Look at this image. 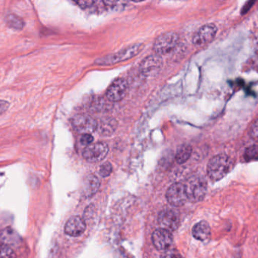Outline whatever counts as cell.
<instances>
[{"label": "cell", "instance_id": "1", "mask_svg": "<svg viewBox=\"0 0 258 258\" xmlns=\"http://www.w3.org/2000/svg\"><path fill=\"white\" fill-rule=\"evenodd\" d=\"M233 165V161L227 154L214 156L208 164V176L213 181H219L230 173Z\"/></svg>", "mask_w": 258, "mask_h": 258}, {"label": "cell", "instance_id": "2", "mask_svg": "<svg viewBox=\"0 0 258 258\" xmlns=\"http://www.w3.org/2000/svg\"><path fill=\"white\" fill-rule=\"evenodd\" d=\"M184 186L188 200L191 202L203 201L207 194V182L203 176H192L188 179Z\"/></svg>", "mask_w": 258, "mask_h": 258}, {"label": "cell", "instance_id": "3", "mask_svg": "<svg viewBox=\"0 0 258 258\" xmlns=\"http://www.w3.org/2000/svg\"><path fill=\"white\" fill-rule=\"evenodd\" d=\"M144 45L141 43L133 44L128 45L125 48H122L118 53L110 54L108 56L100 58L95 61V65H114L119 62L128 60L136 56L140 51H142Z\"/></svg>", "mask_w": 258, "mask_h": 258}, {"label": "cell", "instance_id": "4", "mask_svg": "<svg viewBox=\"0 0 258 258\" xmlns=\"http://www.w3.org/2000/svg\"><path fill=\"white\" fill-rule=\"evenodd\" d=\"M179 36L175 32L168 31L159 35L153 44V50L158 56L168 54L177 47Z\"/></svg>", "mask_w": 258, "mask_h": 258}, {"label": "cell", "instance_id": "5", "mask_svg": "<svg viewBox=\"0 0 258 258\" xmlns=\"http://www.w3.org/2000/svg\"><path fill=\"white\" fill-rule=\"evenodd\" d=\"M109 147L105 142H99L92 143L83 150V156L87 162L98 163L107 157Z\"/></svg>", "mask_w": 258, "mask_h": 258}, {"label": "cell", "instance_id": "6", "mask_svg": "<svg viewBox=\"0 0 258 258\" xmlns=\"http://www.w3.org/2000/svg\"><path fill=\"white\" fill-rule=\"evenodd\" d=\"M166 198L168 203L173 207H181L185 204L188 201V198L184 184L176 183L171 185L167 190Z\"/></svg>", "mask_w": 258, "mask_h": 258}, {"label": "cell", "instance_id": "7", "mask_svg": "<svg viewBox=\"0 0 258 258\" xmlns=\"http://www.w3.org/2000/svg\"><path fill=\"white\" fill-rule=\"evenodd\" d=\"M71 122L76 131L83 135L91 134L98 129V122L89 115H76Z\"/></svg>", "mask_w": 258, "mask_h": 258}, {"label": "cell", "instance_id": "8", "mask_svg": "<svg viewBox=\"0 0 258 258\" xmlns=\"http://www.w3.org/2000/svg\"><path fill=\"white\" fill-rule=\"evenodd\" d=\"M158 223L161 228L168 231H174L180 226V215L177 211L173 209H165L159 214Z\"/></svg>", "mask_w": 258, "mask_h": 258}, {"label": "cell", "instance_id": "9", "mask_svg": "<svg viewBox=\"0 0 258 258\" xmlns=\"http://www.w3.org/2000/svg\"><path fill=\"white\" fill-rule=\"evenodd\" d=\"M218 32V27L215 24H205L200 27L192 36V43L201 46L211 42Z\"/></svg>", "mask_w": 258, "mask_h": 258}, {"label": "cell", "instance_id": "10", "mask_svg": "<svg viewBox=\"0 0 258 258\" xmlns=\"http://www.w3.org/2000/svg\"><path fill=\"white\" fill-rule=\"evenodd\" d=\"M128 90V83L123 78H118L112 83L107 91V99L116 102L123 99Z\"/></svg>", "mask_w": 258, "mask_h": 258}, {"label": "cell", "instance_id": "11", "mask_svg": "<svg viewBox=\"0 0 258 258\" xmlns=\"http://www.w3.org/2000/svg\"><path fill=\"white\" fill-rule=\"evenodd\" d=\"M152 242L156 249L166 251L172 245L173 236L171 232L162 228L158 229L152 235Z\"/></svg>", "mask_w": 258, "mask_h": 258}, {"label": "cell", "instance_id": "12", "mask_svg": "<svg viewBox=\"0 0 258 258\" xmlns=\"http://www.w3.org/2000/svg\"><path fill=\"white\" fill-rule=\"evenodd\" d=\"M163 65L161 56L158 55H152L145 58L140 65V71L146 77L153 76L155 73H157L162 68Z\"/></svg>", "mask_w": 258, "mask_h": 258}, {"label": "cell", "instance_id": "13", "mask_svg": "<svg viewBox=\"0 0 258 258\" xmlns=\"http://www.w3.org/2000/svg\"><path fill=\"white\" fill-rule=\"evenodd\" d=\"M86 229V223L83 218L74 216L70 218L64 227V232L68 236L78 237L83 234Z\"/></svg>", "mask_w": 258, "mask_h": 258}, {"label": "cell", "instance_id": "14", "mask_svg": "<svg viewBox=\"0 0 258 258\" xmlns=\"http://www.w3.org/2000/svg\"><path fill=\"white\" fill-rule=\"evenodd\" d=\"M192 233V236L197 240H208L211 236L210 226L206 221H200L194 226Z\"/></svg>", "mask_w": 258, "mask_h": 258}, {"label": "cell", "instance_id": "15", "mask_svg": "<svg viewBox=\"0 0 258 258\" xmlns=\"http://www.w3.org/2000/svg\"><path fill=\"white\" fill-rule=\"evenodd\" d=\"M117 128V122L116 120L111 118H106L100 121L98 124V129L103 136H110L114 133Z\"/></svg>", "mask_w": 258, "mask_h": 258}, {"label": "cell", "instance_id": "16", "mask_svg": "<svg viewBox=\"0 0 258 258\" xmlns=\"http://www.w3.org/2000/svg\"><path fill=\"white\" fill-rule=\"evenodd\" d=\"M192 148L191 145L188 144H183L180 145L176 153L175 160L177 163L182 165L189 160V158L192 156Z\"/></svg>", "mask_w": 258, "mask_h": 258}, {"label": "cell", "instance_id": "17", "mask_svg": "<svg viewBox=\"0 0 258 258\" xmlns=\"http://www.w3.org/2000/svg\"><path fill=\"white\" fill-rule=\"evenodd\" d=\"M100 187V180L95 175H91L86 180L84 191L88 197L96 193Z\"/></svg>", "mask_w": 258, "mask_h": 258}, {"label": "cell", "instance_id": "18", "mask_svg": "<svg viewBox=\"0 0 258 258\" xmlns=\"http://www.w3.org/2000/svg\"><path fill=\"white\" fill-rule=\"evenodd\" d=\"M244 157L247 161L258 160V145H254L248 147L245 149Z\"/></svg>", "mask_w": 258, "mask_h": 258}, {"label": "cell", "instance_id": "19", "mask_svg": "<svg viewBox=\"0 0 258 258\" xmlns=\"http://www.w3.org/2000/svg\"><path fill=\"white\" fill-rule=\"evenodd\" d=\"M0 258H16V254L9 245L0 244Z\"/></svg>", "mask_w": 258, "mask_h": 258}, {"label": "cell", "instance_id": "20", "mask_svg": "<svg viewBox=\"0 0 258 258\" xmlns=\"http://www.w3.org/2000/svg\"><path fill=\"white\" fill-rule=\"evenodd\" d=\"M7 23L10 27L15 29H21L24 26L22 20L14 15H10L8 17Z\"/></svg>", "mask_w": 258, "mask_h": 258}, {"label": "cell", "instance_id": "21", "mask_svg": "<svg viewBox=\"0 0 258 258\" xmlns=\"http://www.w3.org/2000/svg\"><path fill=\"white\" fill-rule=\"evenodd\" d=\"M113 167L110 162H105L101 165L99 169V174L102 177H107L111 174Z\"/></svg>", "mask_w": 258, "mask_h": 258}, {"label": "cell", "instance_id": "22", "mask_svg": "<svg viewBox=\"0 0 258 258\" xmlns=\"http://www.w3.org/2000/svg\"><path fill=\"white\" fill-rule=\"evenodd\" d=\"M249 135L253 139L258 140V118L251 124L249 129Z\"/></svg>", "mask_w": 258, "mask_h": 258}, {"label": "cell", "instance_id": "23", "mask_svg": "<svg viewBox=\"0 0 258 258\" xmlns=\"http://www.w3.org/2000/svg\"><path fill=\"white\" fill-rule=\"evenodd\" d=\"M94 141V137L91 134H84L82 136L80 139V142L82 145H85V146H89V145H92V142Z\"/></svg>", "mask_w": 258, "mask_h": 258}, {"label": "cell", "instance_id": "24", "mask_svg": "<svg viewBox=\"0 0 258 258\" xmlns=\"http://www.w3.org/2000/svg\"><path fill=\"white\" fill-rule=\"evenodd\" d=\"M80 7L82 8H87L90 7V6H93L94 4L96 3L95 1H78L76 2Z\"/></svg>", "mask_w": 258, "mask_h": 258}, {"label": "cell", "instance_id": "25", "mask_svg": "<svg viewBox=\"0 0 258 258\" xmlns=\"http://www.w3.org/2000/svg\"><path fill=\"white\" fill-rule=\"evenodd\" d=\"M9 103L7 101H3V100H0V115H3V113L7 111L9 109Z\"/></svg>", "mask_w": 258, "mask_h": 258}, {"label": "cell", "instance_id": "26", "mask_svg": "<svg viewBox=\"0 0 258 258\" xmlns=\"http://www.w3.org/2000/svg\"><path fill=\"white\" fill-rule=\"evenodd\" d=\"M161 258H179L177 253L174 251H165Z\"/></svg>", "mask_w": 258, "mask_h": 258}]
</instances>
